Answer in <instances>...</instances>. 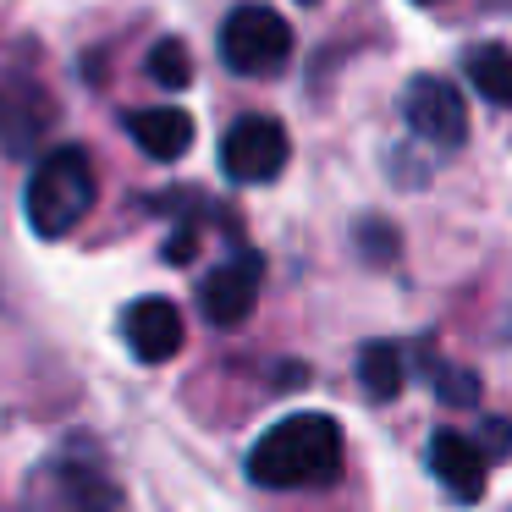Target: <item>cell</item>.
Wrapping results in <instances>:
<instances>
[{
  "instance_id": "obj_1",
  "label": "cell",
  "mask_w": 512,
  "mask_h": 512,
  "mask_svg": "<svg viewBox=\"0 0 512 512\" xmlns=\"http://www.w3.org/2000/svg\"><path fill=\"white\" fill-rule=\"evenodd\" d=\"M342 424L331 413H287L248 446V479L259 490H303L331 485L342 474Z\"/></svg>"
},
{
  "instance_id": "obj_2",
  "label": "cell",
  "mask_w": 512,
  "mask_h": 512,
  "mask_svg": "<svg viewBox=\"0 0 512 512\" xmlns=\"http://www.w3.org/2000/svg\"><path fill=\"white\" fill-rule=\"evenodd\" d=\"M94 193H100V177H94V160L83 155L78 144H61L28 171L23 188V215L45 243L67 237L83 215L94 210Z\"/></svg>"
},
{
  "instance_id": "obj_3",
  "label": "cell",
  "mask_w": 512,
  "mask_h": 512,
  "mask_svg": "<svg viewBox=\"0 0 512 512\" xmlns=\"http://www.w3.org/2000/svg\"><path fill=\"white\" fill-rule=\"evenodd\" d=\"M28 512H122L111 474L100 468L94 446L72 441L61 457H50L28 485Z\"/></svg>"
},
{
  "instance_id": "obj_4",
  "label": "cell",
  "mask_w": 512,
  "mask_h": 512,
  "mask_svg": "<svg viewBox=\"0 0 512 512\" xmlns=\"http://www.w3.org/2000/svg\"><path fill=\"white\" fill-rule=\"evenodd\" d=\"M292 56V23L270 6H237L221 23V61L237 78H276Z\"/></svg>"
},
{
  "instance_id": "obj_5",
  "label": "cell",
  "mask_w": 512,
  "mask_h": 512,
  "mask_svg": "<svg viewBox=\"0 0 512 512\" xmlns=\"http://www.w3.org/2000/svg\"><path fill=\"white\" fill-rule=\"evenodd\" d=\"M287 155H292V138H287V127H281L276 116H243V122H232L226 138H221V171L232 182L281 177Z\"/></svg>"
},
{
  "instance_id": "obj_6",
  "label": "cell",
  "mask_w": 512,
  "mask_h": 512,
  "mask_svg": "<svg viewBox=\"0 0 512 512\" xmlns=\"http://www.w3.org/2000/svg\"><path fill=\"white\" fill-rule=\"evenodd\" d=\"M259 287H265V254H254V248H237L232 259H221V265H215L210 276L199 281V309H204V320L221 325V331L243 325L248 314H254V303H259Z\"/></svg>"
},
{
  "instance_id": "obj_7",
  "label": "cell",
  "mask_w": 512,
  "mask_h": 512,
  "mask_svg": "<svg viewBox=\"0 0 512 512\" xmlns=\"http://www.w3.org/2000/svg\"><path fill=\"white\" fill-rule=\"evenodd\" d=\"M402 116H408V127L424 138V144H435V149H457L468 138L463 94H457V83L435 78V72H424V78L408 83V94H402Z\"/></svg>"
},
{
  "instance_id": "obj_8",
  "label": "cell",
  "mask_w": 512,
  "mask_h": 512,
  "mask_svg": "<svg viewBox=\"0 0 512 512\" xmlns=\"http://www.w3.org/2000/svg\"><path fill=\"white\" fill-rule=\"evenodd\" d=\"M122 331H127V347H133L138 364H166V358L182 353L188 325H182V309L171 298H138L127 309Z\"/></svg>"
},
{
  "instance_id": "obj_9",
  "label": "cell",
  "mask_w": 512,
  "mask_h": 512,
  "mask_svg": "<svg viewBox=\"0 0 512 512\" xmlns=\"http://www.w3.org/2000/svg\"><path fill=\"white\" fill-rule=\"evenodd\" d=\"M430 474L441 479V490L457 501V507H474L479 496H485V474H490V463H485V452H479L468 435H457V430H435L430 435Z\"/></svg>"
},
{
  "instance_id": "obj_10",
  "label": "cell",
  "mask_w": 512,
  "mask_h": 512,
  "mask_svg": "<svg viewBox=\"0 0 512 512\" xmlns=\"http://www.w3.org/2000/svg\"><path fill=\"white\" fill-rule=\"evenodd\" d=\"M127 133L138 138L149 160H182L193 144V116L182 105H149V111L127 116Z\"/></svg>"
},
{
  "instance_id": "obj_11",
  "label": "cell",
  "mask_w": 512,
  "mask_h": 512,
  "mask_svg": "<svg viewBox=\"0 0 512 512\" xmlns=\"http://www.w3.org/2000/svg\"><path fill=\"white\" fill-rule=\"evenodd\" d=\"M358 380L375 402H391L402 386H408V353L397 342H364L358 353Z\"/></svg>"
},
{
  "instance_id": "obj_12",
  "label": "cell",
  "mask_w": 512,
  "mask_h": 512,
  "mask_svg": "<svg viewBox=\"0 0 512 512\" xmlns=\"http://www.w3.org/2000/svg\"><path fill=\"white\" fill-rule=\"evenodd\" d=\"M463 67H468V83L485 94V105L507 111L512 105V50L507 45H474L463 56Z\"/></svg>"
},
{
  "instance_id": "obj_13",
  "label": "cell",
  "mask_w": 512,
  "mask_h": 512,
  "mask_svg": "<svg viewBox=\"0 0 512 512\" xmlns=\"http://www.w3.org/2000/svg\"><path fill=\"white\" fill-rule=\"evenodd\" d=\"M419 369L430 375L435 397H441L446 408H479V375H474V369L441 364V358H430V347H419Z\"/></svg>"
},
{
  "instance_id": "obj_14",
  "label": "cell",
  "mask_w": 512,
  "mask_h": 512,
  "mask_svg": "<svg viewBox=\"0 0 512 512\" xmlns=\"http://www.w3.org/2000/svg\"><path fill=\"white\" fill-rule=\"evenodd\" d=\"M149 78L160 83V89H188L193 83V56L182 39H160L155 50H149Z\"/></svg>"
},
{
  "instance_id": "obj_15",
  "label": "cell",
  "mask_w": 512,
  "mask_h": 512,
  "mask_svg": "<svg viewBox=\"0 0 512 512\" xmlns=\"http://www.w3.org/2000/svg\"><path fill=\"white\" fill-rule=\"evenodd\" d=\"M34 133H39V111L34 105H17V100H6V94H0V144L12 149V155H23L28 144H34Z\"/></svg>"
},
{
  "instance_id": "obj_16",
  "label": "cell",
  "mask_w": 512,
  "mask_h": 512,
  "mask_svg": "<svg viewBox=\"0 0 512 512\" xmlns=\"http://www.w3.org/2000/svg\"><path fill=\"white\" fill-rule=\"evenodd\" d=\"M358 248H364L369 265H391V259L402 254V237H397V226H391V221L364 215V221H358Z\"/></svg>"
},
{
  "instance_id": "obj_17",
  "label": "cell",
  "mask_w": 512,
  "mask_h": 512,
  "mask_svg": "<svg viewBox=\"0 0 512 512\" xmlns=\"http://www.w3.org/2000/svg\"><path fill=\"white\" fill-rule=\"evenodd\" d=\"M479 452H485V463H501V457H512V419H485L479 424Z\"/></svg>"
},
{
  "instance_id": "obj_18",
  "label": "cell",
  "mask_w": 512,
  "mask_h": 512,
  "mask_svg": "<svg viewBox=\"0 0 512 512\" xmlns=\"http://www.w3.org/2000/svg\"><path fill=\"white\" fill-rule=\"evenodd\" d=\"M193 248H199V237H193V226H182V232H171L166 259H171V265H188V259H193Z\"/></svg>"
},
{
  "instance_id": "obj_19",
  "label": "cell",
  "mask_w": 512,
  "mask_h": 512,
  "mask_svg": "<svg viewBox=\"0 0 512 512\" xmlns=\"http://www.w3.org/2000/svg\"><path fill=\"white\" fill-rule=\"evenodd\" d=\"M419 6H430V0H419Z\"/></svg>"
},
{
  "instance_id": "obj_20",
  "label": "cell",
  "mask_w": 512,
  "mask_h": 512,
  "mask_svg": "<svg viewBox=\"0 0 512 512\" xmlns=\"http://www.w3.org/2000/svg\"><path fill=\"white\" fill-rule=\"evenodd\" d=\"M309 6H314V0H309Z\"/></svg>"
}]
</instances>
